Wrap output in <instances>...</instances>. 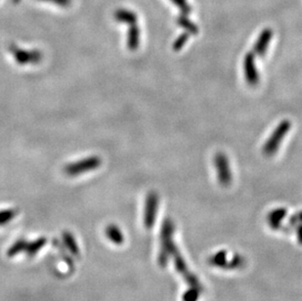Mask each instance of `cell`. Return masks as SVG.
Instances as JSON below:
<instances>
[{
    "mask_svg": "<svg viewBox=\"0 0 302 301\" xmlns=\"http://www.w3.org/2000/svg\"><path fill=\"white\" fill-rule=\"evenodd\" d=\"M102 164V160L98 156H89L80 161L70 162L65 165L64 172L71 177L80 176L89 171L98 170Z\"/></svg>",
    "mask_w": 302,
    "mask_h": 301,
    "instance_id": "6da1fadb",
    "label": "cell"
},
{
    "mask_svg": "<svg viewBox=\"0 0 302 301\" xmlns=\"http://www.w3.org/2000/svg\"><path fill=\"white\" fill-rule=\"evenodd\" d=\"M9 51L13 56V58L20 66H27V65H36L41 62L43 55L42 52L39 49H31L27 50L18 47L15 44H11L9 46Z\"/></svg>",
    "mask_w": 302,
    "mask_h": 301,
    "instance_id": "3957f363",
    "label": "cell"
},
{
    "mask_svg": "<svg viewBox=\"0 0 302 301\" xmlns=\"http://www.w3.org/2000/svg\"><path fill=\"white\" fill-rule=\"evenodd\" d=\"M17 214H18V211L12 209L0 211V226L10 223L11 221L17 216Z\"/></svg>",
    "mask_w": 302,
    "mask_h": 301,
    "instance_id": "9a60e30c",
    "label": "cell"
},
{
    "mask_svg": "<svg viewBox=\"0 0 302 301\" xmlns=\"http://www.w3.org/2000/svg\"><path fill=\"white\" fill-rule=\"evenodd\" d=\"M243 70L247 82L254 86L259 83V72L255 64V57L253 53H248L243 60Z\"/></svg>",
    "mask_w": 302,
    "mask_h": 301,
    "instance_id": "5b68a950",
    "label": "cell"
},
{
    "mask_svg": "<svg viewBox=\"0 0 302 301\" xmlns=\"http://www.w3.org/2000/svg\"><path fill=\"white\" fill-rule=\"evenodd\" d=\"M46 242H47V239L45 237H40L39 239L27 243V248H26L25 252L27 253L28 256H30V257L34 256L39 251H41V249H43L45 247Z\"/></svg>",
    "mask_w": 302,
    "mask_h": 301,
    "instance_id": "8fae6325",
    "label": "cell"
},
{
    "mask_svg": "<svg viewBox=\"0 0 302 301\" xmlns=\"http://www.w3.org/2000/svg\"><path fill=\"white\" fill-rule=\"evenodd\" d=\"M115 20L119 23H123L127 25L137 24V15L133 11L127 9H119L115 12Z\"/></svg>",
    "mask_w": 302,
    "mask_h": 301,
    "instance_id": "9c48e42d",
    "label": "cell"
},
{
    "mask_svg": "<svg viewBox=\"0 0 302 301\" xmlns=\"http://www.w3.org/2000/svg\"><path fill=\"white\" fill-rule=\"evenodd\" d=\"M214 165L217 172L219 183L223 186H228L232 180L231 170L229 161L223 153H218L214 157Z\"/></svg>",
    "mask_w": 302,
    "mask_h": 301,
    "instance_id": "277c9868",
    "label": "cell"
},
{
    "mask_svg": "<svg viewBox=\"0 0 302 301\" xmlns=\"http://www.w3.org/2000/svg\"><path fill=\"white\" fill-rule=\"evenodd\" d=\"M188 39H189V33H188V32L181 34V35L175 41V42L173 43V49L175 51L181 50L182 47H183V46L186 44V42L188 41Z\"/></svg>",
    "mask_w": 302,
    "mask_h": 301,
    "instance_id": "2e32d148",
    "label": "cell"
},
{
    "mask_svg": "<svg viewBox=\"0 0 302 301\" xmlns=\"http://www.w3.org/2000/svg\"><path fill=\"white\" fill-rule=\"evenodd\" d=\"M43 2H49L52 4H55L57 6H61V7H68L70 6L71 3V0H41Z\"/></svg>",
    "mask_w": 302,
    "mask_h": 301,
    "instance_id": "ac0fdd59",
    "label": "cell"
},
{
    "mask_svg": "<svg viewBox=\"0 0 302 301\" xmlns=\"http://www.w3.org/2000/svg\"><path fill=\"white\" fill-rule=\"evenodd\" d=\"M172 2L180 8L183 15H188L191 12V8L186 0H172Z\"/></svg>",
    "mask_w": 302,
    "mask_h": 301,
    "instance_id": "e0dca14e",
    "label": "cell"
},
{
    "mask_svg": "<svg viewBox=\"0 0 302 301\" xmlns=\"http://www.w3.org/2000/svg\"><path fill=\"white\" fill-rule=\"evenodd\" d=\"M291 126H292L291 121H282L281 123H279V125L276 127V129L269 137V139L266 141L265 145L263 146L262 152L265 156L271 157L277 153L279 147L282 144L284 138L289 133V131L291 130Z\"/></svg>",
    "mask_w": 302,
    "mask_h": 301,
    "instance_id": "7a4b0ae2",
    "label": "cell"
},
{
    "mask_svg": "<svg viewBox=\"0 0 302 301\" xmlns=\"http://www.w3.org/2000/svg\"><path fill=\"white\" fill-rule=\"evenodd\" d=\"M158 209V196L156 193H150L146 199L145 206V224L146 226H151L155 220L156 213Z\"/></svg>",
    "mask_w": 302,
    "mask_h": 301,
    "instance_id": "52a82bcc",
    "label": "cell"
},
{
    "mask_svg": "<svg viewBox=\"0 0 302 301\" xmlns=\"http://www.w3.org/2000/svg\"><path fill=\"white\" fill-rule=\"evenodd\" d=\"M273 31L270 29H265L261 31L257 41L253 45V53L259 57H263L269 46V43L272 40Z\"/></svg>",
    "mask_w": 302,
    "mask_h": 301,
    "instance_id": "8992f818",
    "label": "cell"
},
{
    "mask_svg": "<svg viewBox=\"0 0 302 301\" xmlns=\"http://www.w3.org/2000/svg\"><path fill=\"white\" fill-rule=\"evenodd\" d=\"M105 234H106L107 238L115 244L120 246L124 241V237L120 230V228L117 225L111 224V225L107 226V228L105 230Z\"/></svg>",
    "mask_w": 302,
    "mask_h": 301,
    "instance_id": "30bf717a",
    "label": "cell"
},
{
    "mask_svg": "<svg viewBox=\"0 0 302 301\" xmlns=\"http://www.w3.org/2000/svg\"><path fill=\"white\" fill-rule=\"evenodd\" d=\"M141 32L137 24L131 25L127 32V47L130 51H136L140 45Z\"/></svg>",
    "mask_w": 302,
    "mask_h": 301,
    "instance_id": "ba28073f",
    "label": "cell"
},
{
    "mask_svg": "<svg viewBox=\"0 0 302 301\" xmlns=\"http://www.w3.org/2000/svg\"><path fill=\"white\" fill-rule=\"evenodd\" d=\"M178 25L186 30L188 33L192 34H197L198 33V28L197 26L187 18V15H182L177 19Z\"/></svg>",
    "mask_w": 302,
    "mask_h": 301,
    "instance_id": "4fadbf2b",
    "label": "cell"
},
{
    "mask_svg": "<svg viewBox=\"0 0 302 301\" xmlns=\"http://www.w3.org/2000/svg\"><path fill=\"white\" fill-rule=\"evenodd\" d=\"M27 243H28V241H25L24 239H20V240L15 241L9 248V250L7 251V256L8 257H14V256L18 255L21 252H24V251H26Z\"/></svg>",
    "mask_w": 302,
    "mask_h": 301,
    "instance_id": "5bb4252c",
    "label": "cell"
},
{
    "mask_svg": "<svg viewBox=\"0 0 302 301\" xmlns=\"http://www.w3.org/2000/svg\"><path fill=\"white\" fill-rule=\"evenodd\" d=\"M63 241L65 246L67 247V249L71 252V254L73 255H79L80 254V248L79 244L76 241L73 235L71 234V232L65 231L63 233Z\"/></svg>",
    "mask_w": 302,
    "mask_h": 301,
    "instance_id": "7c38bea8",
    "label": "cell"
}]
</instances>
